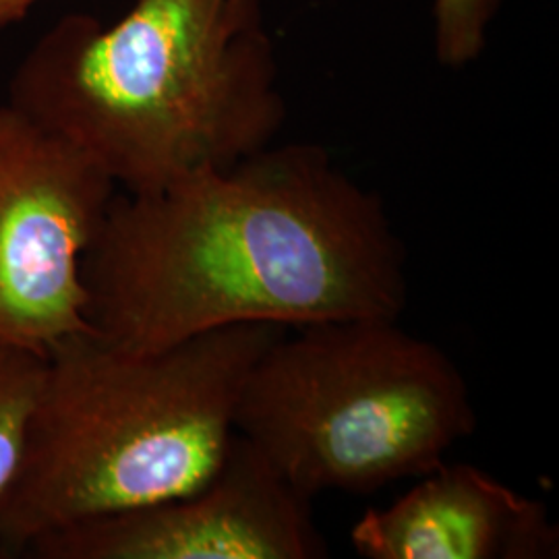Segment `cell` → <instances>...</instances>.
Here are the masks:
<instances>
[{
    "label": "cell",
    "instance_id": "3",
    "mask_svg": "<svg viewBox=\"0 0 559 559\" xmlns=\"http://www.w3.org/2000/svg\"><path fill=\"white\" fill-rule=\"evenodd\" d=\"M286 328L242 323L158 348L96 332L46 355L20 480L0 540L32 543L177 500L216 475L247 378Z\"/></svg>",
    "mask_w": 559,
    "mask_h": 559
},
{
    "label": "cell",
    "instance_id": "10",
    "mask_svg": "<svg viewBox=\"0 0 559 559\" xmlns=\"http://www.w3.org/2000/svg\"><path fill=\"white\" fill-rule=\"evenodd\" d=\"M41 0H0V29L9 27L17 21L25 20V15Z\"/></svg>",
    "mask_w": 559,
    "mask_h": 559
},
{
    "label": "cell",
    "instance_id": "1",
    "mask_svg": "<svg viewBox=\"0 0 559 559\" xmlns=\"http://www.w3.org/2000/svg\"><path fill=\"white\" fill-rule=\"evenodd\" d=\"M83 280L92 330L133 348L242 323L400 320L408 302L385 203L313 143L119 191Z\"/></svg>",
    "mask_w": 559,
    "mask_h": 559
},
{
    "label": "cell",
    "instance_id": "4",
    "mask_svg": "<svg viewBox=\"0 0 559 559\" xmlns=\"http://www.w3.org/2000/svg\"><path fill=\"white\" fill-rule=\"evenodd\" d=\"M471 385L392 318L282 332L251 369L237 433L305 496L373 493L440 466L477 429Z\"/></svg>",
    "mask_w": 559,
    "mask_h": 559
},
{
    "label": "cell",
    "instance_id": "6",
    "mask_svg": "<svg viewBox=\"0 0 559 559\" xmlns=\"http://www.w3.org/2000/svg\"><path fill=\"white\" fill-rule=\"evenodd\" d=\"M44 559H323L313 500L239 433L193 493L62 528L27 547Z\"/></svg>",
    "mask_w": 559,
    "mask_h": 559
},
{
    "label": "cell",
    "instance_id": "11",
    "mask_svg": "<svg viewBox=\"0 0 559 559\" xmlns=\"http://www.w3.org/2000/svg\"><path fill=\"white\" fill-rule=\"evenodd\" d=\"M230 7L245 17H260L261 0H230Z\"/></svg>",
    "mask_w": 559,
    "mask_h": 559
},
{
    "label": "cell",
    "instance_id": "7",
    "mask_svg": "<svg viewBox=\"0 0 559 559\" xmlns=\"http://www.w3.org/2000/svg\"><path fill=\"white\" fill-rule=\"evenodd\" d=\"M350 543L365 559H551L559 528L543 501L443 460L388 508L367 510Z\"/></svg>",
    "mask_w": 559,
    "mask_h": 559
},
{
    "label": "cell",
    "instance_id": "5",
    "mask_svg": "<svg viewBox=\"0 0 559 559\" xmlns=\"http://www.w3.org/2000/svg\"><path fill=\"white\" fill-rule=\"evenodd\" d=\"M117 193L69 141L0 106V340L48 355L94 332L83 261Z\"/></svg>",
    "mask_w": 559,
    "mask_h": 559
},
{
    "label": "cell",
    "instance_id": "2",
    "mask_svg": "<svg viewBox=\"0 0 559 559\" xmlns=\"http://www.w3.org/2000/svg\"><path fill=\"white\" fill-rule=\"evenodd\" d=\"M9 104L122 193L228 168L272 145L286 120L261 15L230 0H135L110 25L69 13L17 64Z\"/></svg>",
    "mask_w": 559,
    "mask_h": 559
},
{
    "label": "cell",
    "instance_id": "8",
    "mask_svg": "<svg viewBox=\"0 0 559 559\" xmlns=\"http://www.w3.org/2000/svg\"><path fill=\"white\" fill-rule=\"evenodd\" d=\"M44 369L46 355L0 340V516L20 480Z\"/></svg>",
    "mask_w": 559,
    "mask_h": 559
},
{
    "label": "cell",
    "instance_id": "9",
    "mask_svg": "<svg viewBox=\"0 0 559 559\" xmlns=\"http://www.w3.org/2000/svg\"><path fill=\"white\" fill-rule=\"evenodd\" d=\"M500 0H433V44L441 64L460 69L479 59Z\"/></svg>",
    "mask_w": 559,
    "mask_h": 559
}]
</instances>
